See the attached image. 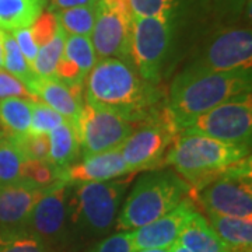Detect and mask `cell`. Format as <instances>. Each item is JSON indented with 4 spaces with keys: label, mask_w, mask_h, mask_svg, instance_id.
Listing matches in <instances>:
<instances>
[{
    "label": "cell",
    "mask_w": 252,
    "mask_h": 252,
    "mask_svg": "<svg viewBox=\"0 0 252 252\" xmlns=\"http://www.w3.org/2000/svg\"><path fill=\"white\" fill-rule=\"evenodd\" d=\"M0 252H49L27 227L0 224Z\"/></svg>",
    "instance_id": "cell-26"
},
{
    "label": "cell",
    "mask_w": 252,
    "mask_h": 252,
    "mask_svg": "<svg viewBox=\"0 0 252 252\" xmlns=\"http://www.w3.org/2000/svg\"><path fill=\"white\" fill-rule=\"evenodd\" d=\"M64 39H66V32L59 26L54 38L38 49V54L32 64V70L36 77H44V79L55 77L56 66L63 54Z\"/></svg>",
    "instance_id": "cell-27"
},
{
    "label": "cell",
    "mask_w": 252,
    "mask_h": 252,
    "mask_svg": "<svg viewBox=\"0 0 252 252\" xmlns=\"http://www.w3.org/2000/svg\"><path fill=\"white\" fill-rule=\"evenodd\" d=\"M132 178L69 185L66 207L70 244L98 241L114 230Z\"/></svg>",
    "instance_id": "cell-3"
},
{
    "label": "cell",
    "mask_w": 252,
    "mask_h": 252,
    "mask_svg": "<svg viewBox=\"0 0 252 252\" xmlns=\"http://www.w3.org/2000/svg\"><path fill=\"white\" fill-rule=\"evenodd\" d=\"M139 252H170V250H144Z\"/></svg>",
    "instance_id": "cell-39"
},
{
    "label": "cell",
    "mask_w": 252,
    "mask_h": 252,
    "mask_svg": "<svg viewBox=\"0 0 252 252\" xmlns=\"http://www.w3.org/2000/svg\"><path fill=\"white\" fill-rule=\"evenodd\" d=\"M67 190L69 185L62 180L46 187L27 223L28 230L49 252L67 251L72 247L67 227Z\"/></svg>",
    "instance_id": "cell-13"
},
{
    "label": "cell",
    "mask_w": 252,
    "mask_h": 252,
    "mask_svg": "<svg viewBox=\"0 0 252 252\" xmlns=\"http://www.w3.org/2000/svg\"><path fill=\"white\" fill-rule=\"evenodd\" d=\"M28 89L36 98L61 114L66 122L76 129L84 108L83 89L72 87L56 77H35Z\"/></svg>",
    "instance_id": "cell-18"
},
{
    "label": "cell",
    "mask_w": 252,
    "mask_h": 252,
    "mask_svg": "<svg viewBox=\"0 0 252 252\" xmlns=\"http://www.w3.org/2000/svg\"><path fill=\"white\" fill-rule=\"evenodd\" d=\"M99 0H48V11H59V10L73 9V7H83V6H93L97 4Z\"/></svg>",
    "instance_id": "cell-36"
},
{
    "label": "cell",
    "mask_w": 252,
    "mask_h": 252,
    "mask_svg": "<svg viewBox=\"0 0 252 252\" xmlns=\"http://www.w3.org/2000/svg\"><path fill=\"white\" fill-rule=\"evenodd\" d=\"M66 122V119L42 101H32L31 105V135H49L54 129Z\"/></svg>",
    "instance_id": "cell-29"
},
{
    "label": "cell",
    "mask_w": 252,
    "mask_h": 252,
    "mask_svg": "<svg viewBox=\"0 0 252 252\" xmlns=\"http://www.w3.org/2000/svg\"><path fill=\"white\" fill-rule=\"evenodd\" d=\"M45 189L27 178L0 187V224L27 227L36 202Z\"/></svg>",
    "instance_id": "cell-16"
},
{
    "label": "cell",
    "mask_w": 252,
    "mask_h": 252,
    "mask_svg": "<svg viewBox=\"0 0 252 252\" xmlns=\"http://www.w3.org/2000/svg\"><path fill=\"white\" fill-rule=\"evenodd\" d=\"M84 86V102L118 114L137 126L158 118L167 109V102L161 105L157 84L143 80L126 61L99 59Z\"/></svg>",
    "instance_id": "cell-1"
},
{
    "label": "cell",
    "mask_w": 252,
    "mask_h": 252,
    "mask_svg": "<svg viewBox=\"0 0 252 252\" xmlns=\"http://www.w3.org/2000/svg\"><path fill=\"white\" fill-rule=\"evenodd\" d=\"M207 223L228 252H252V219L224 216L206 212Z\"/></svg>",
    "instance_id": "cell-19"
},
{
    "label": "cell",
    "mask_w": 252,
    "mask_h": 252,
    "mask_svg": "<svg viewBox=\"0 0 252 252\" xmlns=\"http://www.w3.org/2000/svg\"><path fill=\"white\" fill-rule=\"evenodd\" d=\"M252 69L200 73L184 69L174 79L167 108L174 125L182 132L195 119L228 99L251 93Z\"/></svg>",
    "instance_id": "cell-2"
},
{
    "label": "cell",
    "mask_w": 252,
    "mask_h": 252,
    "mask_svg": "<svg viewBox=\"0 0 252 252\" xmlns=\"http://www.w3.org/2000/svg\"><path fill=\"white\" fill-rule=\"evenodd\" d=\"M135 18H174L178 0H129Z\"/></svg>",
    "instance_id": "cell-30"
},
{
    "label": "cell",
    "mask_w": 252,
    "mask_h": 252,
    "mask_svg": "<svg viewBox=\"0 0 252 252\" xmlns=\"http://www.w3.org/2000/svg\"><path fill=\"white\" fill-rule=\"evenodd\" d=\"M187 70L220 73L252 69V34L250 28H224L203 46Z\"/></svg>",
    "instance_id": "cell-11"
},
{
    "label": "cell",
    "mask_w": 252,
    "mask_h": 252,
    "mask_svg": "<svg viewBox=\"0 0 252 252\" xmlns=\"http://www.w3.org/2000/svg\"><path fill=\"white\" fill-rule=\"evenodd\" d=\"M189 188L188 182L171 170L144 174L125 198L114 228L133 231L160 219L188 198Z\"/></svg>",
    "instance_id": "cell-4"
},
{
    "label": "cell",
    "mask_w": 252,
    "mask_h": 252,
    "mask_svg": "<svg viewBox=\"0 0 252 252\" xmlns=\"http://www.w3.org/2000/svg\"><path fill=\"white\" fill-rule=\"evenodd\" d=\"M187 135L210 137L230 144H251L252 95L245 93L198 117L182 130Z\"/></svg>",
    "instance_id": "cell-8"
},
{
    "label": "cell",
    "mask_w": 252,
    "mask_h": 252,
    "mask_svg": "<svg viewBox=\"0 0 252 252\" xmlns=\"http://www.w3.org/2000/svg\"><path fill=\"white\" fill-rule=\"evenodd\" d=\"M4 66V31L0 30V69Z\"/></svg>",
    "instance_id": "cell-37"
},
{
    "label": "cell",
    "mask_w": 252,
    "mask_h": 252,
    "mask_svg": "<svg viewBox=\"0 0 252 252\" xmlns=\"http://www.w3.org/2000/svg\"><path fill=\"white\" fill-rule=\"evenodd\" d=\"M4 98H23L28 101H39L35 95L28 90V87L11 76L6 70L0 69V99Z\"/></svg>",
    "instance_id": "cell-34"
},
{
    "label": "cell",
    "mask_w": 252,
    "mask_h": 252,
    "mask_svg": "<svg viewBox=\"0 0 252 252\" xmlns=\"http://www.w3.org/2000/svg\"><path fill=\"white\" fill-rule=\"evenodd\" d=\"M27 160L9 137H0V187L24 178Z\"/></svg>",
    "instance_id": "cell-25"
},
{
    "label": "cell",
    "mask_w": 252,
    "mask_h": 252,
    "mask_svg": "<svg viewBox=\"0 0 252 252\" xmlns=\"http://www.w3.org/2000/svg\"><path fill=\"white\" fill-rule=\"evenodd\" d=\"M136 127L139 126L132 121L84 102L74 129L80 144V158L121 149Z\"/></svg>",
    "instance_id": "cell-12"
},
{
    "label": "cell",
    "mask_w": 252,
    "mask_h": 252,
    "mask_svg": "<svg viewBox=\"0 0 252 252\" xmlns=\"http://www.w3.org/2000/svg\"><path fill=\"white\" fill-rule=\"evenodd\" d=\"M32 101L23 98L0 99V129L4 137L30 133Z\"/></svg>",
    "instance_id": "cell-23"
},
{
    "label": "cell",
    "mask_w": 252,
    "mask_h": 252,
    "mask_svg": "<svg viewBox=\"0 0 252 252\" xmlns=\"http://www.w3.org/2000/svg\"><path fill=\"white\" fill-rule=\"evenodd\" d=\"M248 156L250 146L224 143L205 136L180 132L165 156L164 165H171L189 187H195Z\"/></svg>",
    "instance_id": "cell-5"
},
{
    "label": "cell",
    "mask_w": 252,
    "mask_h": 252,
    "mask_svg": "<svg viewBox=\"0 0 252 252\" xmlns=\"http://www.w3.org/2000/svg\"><path fill=\"white\" fill-rule=\"evenodd\" d=\"M98 62L90 36L66 35L63 54L56 66L55 77L72 87L84 89L86 79Z\"/></svg>",
    "instance_id": "cell-17"
},
{
    "label": "cell",
    "mask_w": 252,
    "mask_h": 252,
    "mask_svg": "<svg viewBox=\"0 0 252 252\" xmlns=\"http://www.w3.org/2000/svg\"><path fill=\"white\" fill-rule=\"evenodd\" d=\"M11 35L16 39L21 54L24 55L26 61L31 66V69H32V64H34V61H35L39 48L36 46L35 41H34V38L31 35L30 28H21V30H17V31H13Z\"/></svg>",
    "instance_id": "cell-35"
},
{
    "label": "cell",
    "mask_w": 252,
    "mask_h": 252,
    "mask_svg": "<svg viewBox=\"0 0 252 252\" xmlns=\"http://www.w3.org/2000/svg\"><path fill=\"white\" fill-rule=\"evenodd\" d=\"M48 7V0H0V30L30 28Z\"/></svg>",
    "instance_id": "cell-21"
},
{
    "label": "cell",
    "mask_w": 252,
    "mask_h": 252,
    "mask_svg": "<svg viewBox=\"0 0 252 252\" xmlns=\"http://www.w3.org/2000/svg\"><path fill=\"white\" fill-rule=\"evenodd\" d=\"M178 133L168 108L158 118L136 127L121 147L129 172L149 171L164 165L165 156Z\"/></svg>",
    "instance_id": "cell-9"
},
{
    "label": "cell",
    "mask_w": 252,
    "mask_h": 252,
    "mask_svg": "<svg viewBox=\"0 0 252 252\" xmlns=\"http://www.w3.org/2000/svg\"><path fill=\"white\" fill-rule=\"evenodd\" d=\"M188 198L205 213L252 219L251 156L219 175L189 188Z\"/></svg>",
    "instance_id": "cell-6"
},
{
    "label": "cell",
    "mask_w": 252,
    "mask_h": 252,
    "mask_svg": "<svg viewBox=\"0 0 252 252\" xmlns=\"http://www.w3.org/2000/svg\"><path fill=\"white\" fill-rule=\"evenodd\" d=\"M11 139L27 161H48L49 137L48 135H27L9 137Z\"/></svg>",
    "instance_id": "cell-31"
},
{
    "label": "cell",
    "mask_w": 252,
    "mask_h": 252,
    "mask_svg": "<svg viewBox=\"0 0 252 252\" xmlns=\"http://www.w3.org/2000/svg\"><path fill=\"white\" fill-rule=\"evenodd\" d=\"M3 69L20 81H23L27 87H30V84L35 80L36 77L34 70L26 61L24 55L21 54L11 32H6V31H4V66Z\"/></svg>",
    "instance_id": "cell-28"
},
{
    "label": "cell",
    "mask_w": 252,
    "mask_h": 252,
    "mask_svg": "<svg viewBox=\"0 0 252 252\" xmlns=\"http://www.w3.org/2000/svg\"><path fill=\"white\" fill-rule=\"evenodd\" d=\"M224 1H241V0H224Z\"/></svg>",
    "instance_id": "cell-40"
},
{
    "label": "cell",
    "mask_w": 252,
    "mask_h": 252,
    "mask_svg": "<svg viewBox=\"0 0 252 252\" xmlns=\"http://www.w3.org/2000/svg\"><path fill=\"white\" fill-rule=\"evenodd\" d=\"M170 252H190V251H188L182 244H180L178 241H177V243L174 244L171 248H170Z\"/></svg>",
    "instance_id": "cell-38"
},
{
    "label": "cell",
    "mask_w": 252,
    "mask_h": 252,
    "mask_svg": "<svg viewBox=\"0 0 252 252\" xmlns=\"http://www.w3.org/2000/svg\"><path fill=\"white\" fill-rule=\"evenodd\" d=\"M133 13L129 0H99L91 42L99 59L115 58L130 62Z\"/></svg>",
    "instance_id": "cell-10"
},
{
    "label": "cell",
    "mask_w": 252,
    "mask_h": 252,
    "mask_svg": "<svg viewBox=\"0 0 252 252\" xmlns=\"http://www.w3.org/2000/svg\"><path fill=\"white\" fill-rule=\"evenodd\" d=\"M178 243L190 252H228L223 241L207 223L206 217L193 210L181 228Z\"/></svg>",
    "instance_id": "cell-20"
},
{
    "label": "cell",
    "mask_w": 252,
    "mask_h": 252,
    "mask_svg": "<svg viewBox=\"0 0 252 252\" xmlns=\"http://www.w3.org/2000/svg\"><path fill=\"white\" fill-rule=\"evenodd\" d=\"M0 137H3V133H1V129H0Z\"/></svg>",
    "instance_id": "cell-41"
},
{
    "label": "cell",
    "mask_w": 252,
    "mask_h": 252,
    "mask_svg": "<svg viewBox=\"0 0 252 252\" xmlns=\"http://www.w3.org/2000/svg\"><path fill=\"white\" fill-rule=\"evenodd\" d=\"M54 14L66 35L91 36L97 17V4L59 10Z\"/></svg>",
    "instance_id": "cell-24"
},
{
    "label": "cell",
    "mask_w": 252,
    "mask_h": 252,
    "mask_svg": "<svg viewBox=\"0 0 252 252\" xmlns=\"http://www.w3.org/2000/svg\"><path fill=\"white\" fill-rule=\"evenodd\" d=\"M193 210L198 209L190 199L185 198L170 213L130 231L135 252L144 250H170L178 241L181 228Z\"/></svg>",
    "instance_id": "cell-14"
},
{
    "label": "cell",
    "mask_w": 252,
    "mask_h": 252,
    "mask_svg": "<svg viewBox=\"0 0 252 252\" xmlns=\"http://www.w3.org/2000/svg\"><path fill=\"white\" fill-rule=\"evenodd\" d=\"M174 38V18H135L130 63L143 80L157 84L161 79Z\"/></svg>",
    "instance_id": "cell-7"
},
{
    "label": "cell",
    "mask_w": 252,
    "mask_h": 252,
    "mask_svg": "<svg viewBox=\"0 0 252 252\" xmlns=\"http://www.w3.org/2000/svg\"><path fill=\"white\" fill-rule=\"evenodd\" d=\"M86 252H135L130 231H118L98 240Z\"/></svg>",
    "instance_id": "cell-32"
},
{
    "label": "cell",
    "mask_w": 252,
    "mask_h": 252,
    "mask_svg": "<svg viewBox=\"0 0 252 252\" xmlns=\"http://www.w3.org/2000/svg\"><path fill=\"white\" fill-rule=\"evenodd\" d=\"M130 174L122 157L121 149L79 158L72 165L61 170L59 180L67 185L84 182H105Z\"/></svg>",
    "instance_id": "cell-15"
},
{
    "label": "cell",
    "mask_w": 252,
    "mask_h": 252,
    "mask_svg": "<svg viewBox=\"0 0 252 252\" xmlns=\"http://www.w3.org/2000/svg\"><path fill=\"white\" fill-rule=\"evenodd\" d=\"M58 27H59V24H58V20L55 17L54 13L44 11L30 27L31 35L34 38L36 46L41 48L42 45L48 44L56 34Z\"/></svg>",
    "instance_id": "cell-33"
},
{
    "label": "cell",
    "mask_w": 252,
    "mask_h": 252,
    "mask_svg": "<svg viewBox=\"0 0 252 252\" xmlns=\"http://www.w3.org/2000/svg\"><path fill=\"white\" fill-rule=\"evenodd\" d=\"M49 156L48 161L54 167L63 170L80 158L79 137L70 124L64 122L54 129L49 135Z\"/></svg>",
    "instance_id": "cell-22"
}]
</instances>
